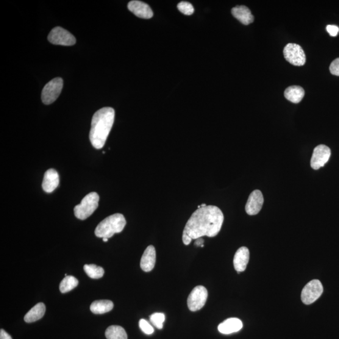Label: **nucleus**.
Masks as SVG:
<instances>
[{
	"instance_id": "nucleus-1",
	"label": "nucleus",
	"mask_w": 339,
	"mask_h": 339,
	"mask_svg": "<svg viewBox=\"0 0 339 339\" xmlns=\"http://www.w3.org/2000/svg\"><path fill=\"white\" fill-rule=\"evenodd\" d=\"M224 218L222 210L215 205L199 208L188 219L183 232L192 240L205 236L215 237L220 232Z\"/></svg>"
},
{
	"instance_id": "nucleus-2",
	"label": "nucleus",
	"mask_w": 339,
	"mask_h": 339,
	"mask_svg": "<svg viewBox=\"0 0 339 339\" xmlns=\"http://www.w3.org/2000/svg\"><path fill=\"white\" fill-rule=\"evenodd\" d=\"M115 111L110 107L102 108L93 116L90 139L96 149L103 148L115 121Z\"/></svg>"
},
{
	"instance_id": "nucleus-3",
	"label": "nucleus",
	"mask_w": 339,
	"mask_h": 339,
	"mask_svg": "<svg viewBox=\"0 0 339 339\" xmlns=\"http://www.w3.org/2000/svg\"><path fill=\"white\" fill-rule=\"evenodd\" d=\"M126 224V219L123 215L115 214L100 222L94 232L97 237L109 239L116 233L123 231Z\"/></svg>"
},
{
	"instance_id": "nucleus-4",
	"label": "nucleus",
	"mask_w": 339,
	"mask_h": 339,
	"mask_svg": "<svg viewBox=\"0 0 339 339\" xmlns=\"http://www.w3.org/2000/svg\"><path fill=\"white\" fill-rule=\"evenodd\" d=\"M99 196L91 193L82 199L81 202L74 207V215L80 220H85L91 216L99 206Z\"/></svg>"
},
{
	"instance_id": "nucleus-5",
	"label": "nucleus",
	"mask_w": 339,
	"mask_h": 339,
	"mask_svg": "<svg viewBox=\"0 0 339 339\" xmlns=\"http://www.w3.org/2000/svg\"><path fill=\"white\" fill-rule=\"evenodd\" d=\"M63 84V80L60 77H56L47 83L41 92L43 103L47 105L53 103L59 96Z\"/></svg>"
},
{
	"instance_id": "nucleus-6",
	"label": "nucleus",
	"mask_w": 339,
	"mask_h": 339,
	"mask_svg": "<svg viewBox=\"0 0 339 339\" xmlns=\"http://www.w3.org/2000/svg\"><path fill=\"white\" fill-rule=\"evenodd\" d=\"M324 288L318 280H313L305 286L302 291V301L305 305H310L317 300L323 293Z\"/></svg>"
},
{
	"instance_id": "nucleus-7",
	"label": "nucleus",
	"mask_w": 339,
	"mask_h": 339,
	"mask_svg": "<svg viewBox=\"0 0 339 339\" xmlns=\"http://www.w3.org/2000/svg\"><path fill=\"white\" fill-rule=\"evenodd\" d=\"M208 297L207 289L202 285L197 286L189 294L187 299L188 309L192 312L201 310L206 303Z\"/></svg>"
},
{
	"instance_id": "nucleus-8",
	"label": "nucleus",
	"mask_w": 339,
	"mask_h": 339,
	"mask_svg": "<svg viewBox=\"0 0 339 339\" xmlns=\"http://www.w3.org/2000/svg\"><path fill=\"white\" fill-rule=\"evenodd\" d=\"M283 54L285 59L293 66H302L306 62V55L298 44H287L283 50Z\"/></svg>"
},
{
	"instance_id": "nucleus-9",
	"label": "nucleus",
	"mask_w": 339,
	"mask_h": 339,
	"mask_svg": "<svg viewBox=\"0 0 339 339\" xmlns=\"http://www.w3.org/2000/svg\"><path fill=\"white\" fill-rule=\"evenodd\" d=\"M48 40L54 45L71 46L76 43V38L73 35L62 27H55L51 30L48 36Z\"/></svg>"
},
{
	"instance_id": "nucleus-10",
	"label": "nucleus",
	"mask_w": 339,
	"mask_h": 339,
	"mask_svg": "<svg viewBox=\"0 0 339 339\" xmlns=\"http://www.w3.org/2000/svg\"><path fill=\"white\" fill-rule=\"evenodd\" d=\"M331 155V150L329 147L324 144H320L313 150L310 165L314 170H319L326 165Z\"/></svg>"
},
{
	"instance_id": "nucleus-11",
	"label": "nucleus",
	"mask_w": 339,
	"mask_h": 339,
	"mask_svg": "<svg viewBox=\"0 0 339 339\" xmlns=\"http://www.w3.org/2000/svg\"><path fill=\"white\" fill-rule=\"evenodd\" d=\"M264 198L262 193L259 190H255L250 194L246 203V212L250 216L258 215L262 208Z\"/></svg>"
},
{
	"instance_id": "nucleus-12",
	"label": "nucleus",
	"mask_w": 339,
	"mask_h": 339,
	"mask_svg": "<svg viewBox=\"0 0 339 339\" xmlns=\"http://www.w3.org/2000/svg\"><path fill=\"white\" fill-rule=\"evenodd\" d=\"M128 8L130 12L135 14L139 18L150 19L154 16V13H153L151 8L149 7V5L143 2L137 1V0L130 2L128 5Z\"/></svg>"
},
{
	"instance_id": "nucleus-13",
	"label": "nucleus",
	"mask_w": 339,
	"mask_h": 339,
	"mask_svg": "<svg viewBox=\"0 0 339 339\" xmlns=\"http://www.w3.org/2000/svg\"><path fill=\"white\" fill-rule=\"evenodd\" d=\"M59 184V176L55 170L51 168L44 174L43 188L47 193H52Z\"/></svg>"
},
{
	"instance_id": "nucleus-14",
	"label": "nucleus",
	"mask_w": 339,
	"mask_h": 339,
	"mask_svg": "<svg viewBox=\"0 0 339 339\" xmlns=\"http://www.w3.org/2000/svg\"><path fill=\"white\" fill-rule=\"evenodd\" d=\"M156 262V251L154 246L147 247L140 261V267L143 271L150 272L154 268Z\"/></svg>"
},
{
	"instance_id": "nucleus-15",
	"label": "nucleus",
	"mask_w": 339,
	"mask_h": 339,
	"mask_svg": "<svg viewBox=\"0 0 339 339\" xmlns=\"http://www.w3.org/2000/svg\"><path fill=\"white\" fill-rule=\"evenodd\" d=\"M249 260V251L246 247H241L236 251L234 257L235 268L237 272L245 271Z\"/></svg>"
},
{
	"instance_id": "nucleus-16",
	"label": "nucleus",
	"mask_w": 339,
	"mask_h": 339,
	"mask_svg": "<svg viewBox=\"0 0 339 339\" xmlns=\"http://www.w3.org/2000/svg\"><path fill=\"white\" fill-rule=\"evenodd\" d=\"M243 328V323L241 320L237 318H230L226 320L222 323L219 325V332L223 334H230L240 331Z\"/></svg>"
},
{
	"instance_id": "nucleus-17",
	"label": "nucleus",
	"mask_w": 339,
	"mask_h": 339,
	"mask_svg": "<svg viewBox=\"0 0 339 339\" xmlns=\"http://www.w3.org/2000/svg\"><path fill=\"white\" fill-rule=\"evenodd\" d=\"M232 15L241 23L248 26L254 21V16L252 15L251 11L245 6H238L232 8L231 10Z\"/></svg>"
},
{
	"instance_id": "nucleus-18",
	"label": "nucleus",
	"mask_w": 339,
	"mask_h": 339,
	"mask_svg": "<svg viewBox=\"0 0 339 339\" xmlns=\"http://www.w3.org/2000/svg\"><path fill=\"white\" fill-rule=\"evenodd\" d=\"M285 97L293 103H299L304 98L305 91L300 86H292L286 89L285 91Z\"/></svg>"
},
{
	"instance_id": "nucleus-19",
	"label": "nucleus",
	"mask_w": 339,
	"mask_h": 339,
	"mask_svg": "<svg viewBox=\"0 0 339 339\" xmlns=\"http://www.w3.org/2000/svg\"><path fill=\"white\" fill-rule=\"evenodd\" d=\"M46 305L43 303H38L28 312L24 317L27 323H32L43 317L46 313Z\"/></svg>"
},
{
	"instance_id": "nucleus-20",
	"label": "nucleus",
	"mask_w": 339,
	"mask_h": 339,
	"mask_svg": "<svg viewBox=\"0 0 339 339\" xmlns=\"http://www.w3.org/2000/svg\"><path fill=\"white\" fill-rule=\"evenodd\" d=\"M114 304L111 300H96L92 303L90 310L94 314H103L112 310Z\"/></svg>"
},
{
	"instance_id": "nucleus-21",
	"label": "nucleus",
	"mask_w": 339,
	"mask_h": 339,
	"mask_svg": "<svg viewBox=\"0 0 339 339\" xmlns=\"http://www.w3.org/2000/svg\"><path fill=\"white\" fill-rule=\"evenodd\" d=\"M107 339H128L126 331L123 327L118 326H111L108 328L105 332Z\"/></svg>"
},
{
	"instance_id": "nucleus-22",
	"label": "nucleus",
	"mask_w": 339,
	"mask_h": 339,
	"mask_svg": "<svg viewBox=\"0 0 339 339\" xmlns=\"http://www.w3.org/2000/svg\"><path fill=\"white\" fill-rule=\"evenodd\" d=\"M79 284V281L72 276H66L60 283L59 289L61 293H66L73 290Z\"/></svg>"
},
{
	"instance_id": "nucleus-23",
	"label": "nucleus",
	"mask_w": 339,
	"mask_h": 339,
	"mask_svg": "<svg viewBox=\"0 0 339 339\" xmlns=\"http://www.w3.org/2000/svg\"><path fill=\"white\" fill-rule=\"evenodd\" d=\"M84 269L88 276L93 279H101L104 274V269L95 265H85Z\"/></svg>"
},
{
	"instance_id": "nucleus-24",
	"label": "nucleus",
	"mask_w": 339,
	"mask_h": 339,
	"mask_svg": "<svg viewBox=\"0 0 339 339\" xmlns=\"http://www.w3.org/2000/svg\"><path fill=\"white\" fill-rule=\"evenodd\" d=\"M150 321L158 329H162L163 322H165V316L162 313H155L150 317Z\"/></svg>"
},
{
	"instance_id": "nucleus-25",
	"label": "nucleus",
	"mask_w": 339,
	"mask_h": 339,
	"mask_svg": "<svg viewBox=\"0 0 339 339\" xmlns=\"http://www.w3.org/2000/svg\"><path fill=\"white\" fill-rule=\"evenodd\" d=\"M178 9L185 15H193L194 12L193 5L187 2H182L177 5Z\"/></svg>"
},
{
	"instance_id": "nucleus-26",
	"label": "nucleus",
	"mask_w": 339,
	"mask_h": 339,
	"mask_svg": "<svg viewBox=\"0 0 339 339\" xmlns=\"http://www.w3.org/2000/svg\"><path fill=\"white\" fill-rule=\"evenodd\" d=\"M139 326L143 332L147 335H151L154 332V329L148 322L144 319H141L139 322Z\"/></svg>"
},
{
	"instance_id": "nucleus-27",
	"label": "nucleus",
	"mask_w": 339,
	"mask_h": 339,
	"mask_svg": "<svg viewBox=\"0 0 339 339\" xmlns=\"http://www.w3.org/2000/svg\"><path fill=\"white\" fill-rule=\"evenodd\" d=\"M330 71L334 76H339V58L335 59L330 66Z\"/></svg>"
},
{
	"instance_id": "nucleus-28",
	"label": "nucleus",
	"mask_w": 339,
	"mask_h": 339,
	"mask_svg": "<svg viewBox=\"0 0 339 339\" xmlns=\"http://www.w3.org/2000/svg\"><path fill=\"white\" fill-rule=\"evenodd\" d=\"M327 30L332 37H336L339 32V28L335 26H327Z\"/></svg>"
},
{
	"instance_id": "nucleus-29",
	"label": "nucleus",
	"mask_w": 339,
	"mask_h": 339,
	"mask_svg": "<svg viewBox=\"0 0 339 339\" xmlns=\"http://www.w3.org/2000/svg\"><path fill=\"white\" fill-rule=\"evenodd\" d=\"M192 240H192L189 236L183 232L182 241L183 244H185V245H188V244H190Z\"/></svg>"
},
{
	"instance_id": "nucleus-30",
	"label": "nucleus",
	"mask_w": 339,
	"mask_h": 339,
	"mask_svg": "<svg viewBox=\"0 0 339 339\" xmlns=\"http://www.w3.org/2000/svg\"><path fill=\"white\" fill-rule=\"evenodd\" d=\"M0 339H12V338L4 329H1V331H0Z\"/></svg>"
},
{
	"instance_id": "nucleus-31",
	"label": "nucleus",
	"mask_w": 339,
	"mask_h": 339,
	"mask_svg": "<svg viewBox=\"0 0 339 339\" xmlns=\"http://www.w3.org/2000/svg\"><path fill=\"white\" fill-rule=\"evenodd\" d=\"M203 243H204V240H203L202 238H199L197 239L195 244L196 246H201L202 248H203V247H204V245H203Z\"/></svg>"
},
{
	"instance_id": "nucleus-32",
	"label": "nucleus",
	"mask_w": 339,
	"mask_h": 339,
	"mask_svg": "<svg viewBox=\"0 0 339 339\" xmlns=\"http://www.w3.org/2000/svg\"><path fill=\"white\" fill-rule=\"evenodd\" d=\"M102 240H103L104 242H108V238H102Z\"/></svg>"
}]
</instances>
